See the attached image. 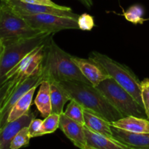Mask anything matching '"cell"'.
Wrapping results in <instances>:
<instances>
[{"instance_id":"6da1fadb","label":"cell","mask_w":149,"mask_h":149,"mask_svg":"<svg viewBox=\"0 0 149 149\" xmlns=\"http://www.w3.org/2000/svg\"><path fill=\"white\" fill-rule=\"evenodd\" d=\"M57 83L71 100H75L84 109L92 111L109 122H115L124 117L93 84L78 81H63Z\"/></svg>"},{"instance_id":"7a4b0ae2","label":"cell","mask_w":149,"mask_h":149,"mask_svg":"<svg viewBox=\"0 0 149 149\" xmlns=\"http://www.w3.org/2000/svg\"><path fill=\"white\" fill-rule=\"evenodd\" d=\"M45 80L49 82L78 81L90 84L72 59V55L61 49L50 38L47 44L43 64Z\"/></svg>"},{"instance_id":"3957f363","label":"cell","mask_w":149,"mask_h":149,"mask_svg":"<svg viewBox=\"0 0 149 149\" xmlns=\"http://www.w3.org/2000/svg\"><path fill=\"white\" fill-rule=\"evenodd\" d=\"M89 58L98 63L111 78L127 91L135 100L143 107L141 81L129 67L96 51H93L90 54Z\"/></svg>"},{"instance_id":"277c9868","label":"cell","mask_w":149,"mask_h":149,"mask_svg":"<svg viewBox=\"0 0 149 149\" xmlns=\"http://www.w3.org/2000/svg\"><path fill=\"white\" fill-rule=\"evenodd\" d=\"M53 34L44 32L34 37L2 45V50L0 55V84L7 81L5 77L9 71L33 49L53 36Z\"/></svg>"},{"instance_id":"5b68a950","label":"cell","mask_w":149,"mask_h":149,"mask_svg":"<svg viewBox=\"0 0 149 149\" xmlns=\"http://www.w3.org/2000/svg\"><path fill=\"white\" fill-rule=\"evenodd\" d=\"M44 32L32 28L21 16L0 1V42L2 45L38 36Z\"/></svg>"},{"instance_id":"8992f818","label":"cell","mask_w":149,"mask_h":149,"mask_svg":"<svg viewBox=\"0 0 149 149\" xmlns=\"http://www.w3.org/2000/svg\"><path fill=\"white\" fill-rule=\"evenodd\" d=\"M96 87L124 117L133 116L147 119L144 108L112 78L104 80Z\"/></svg>"},{"instance_id":"52a82bcc","label":"cell","mask_w":149,"mask_h":149,"mask_svg":"<svg viewBox=\"0 0 149 149\" xmlns=\"http://www.w3.org/2000/svg\"><path fill=\"white\" fill-rule=\"evenodd\" d=\"M32 28L42 32L55 33L65 29H79L78 19L55 14L23 16Z\"/></svg>"},{"instance_id":"ba28073f","label":"cell","mask_w":149,"mask_h":149,"mask_svg":"<svg viewBox=\"0 0 149 149\" xmlns=\"http://www.w3.org/2000/svg\"><path fill=\"white\" fill-rule=\"evenodd\" d=\"M43 81H45V77H44L43 67H42L39 72L35 74L34 75L29 77L13 88V90L10 92V94L4 100L1 107L0 108L1 129L7 125V119L10 111L13 106L17 103V100L31 88L40 86L41 83Z\"/></svg>"},{"instance_id":"9c48e42d","label":"cell","mask_w":149,"mask_h":149,"mask_svg":"<svg viewBox=\"0 0 149 149\" xmlns=\"http://www.w3.org/2000/svg\"><path fill=\"white\" fill-rule=\"evenodd\" d=\"M2 1H4L10 7L13 13L21 17L38 14H55L78 19L79 16V15L73 13L71 10H61V9L48 7V6L30 4V3L23 2L20 0H7Z\"/></svg>"},{"instance_id":"30bf717a","label":"cell","mask_w":149,"mask_h":149,"mask_svg":"<svg viewBox=\"0 0 149 149\" xmlns=\"http://www.w3.org/2000/svg\"><path fill=\"white\" fill-rule=\"evenodd\" d=\"M59 128L77 148H88L84 125L70 119L63 113L60 115Z\"/></svg>"},{"instance_id":"8fae6325","label":"cell","mask_w":149,"mask_h":149,"mask_svg":"<svg viewBox=\"0 0 149 149\" xmlns=\"http://www.w3.org/2000/svg\"><path fill=\"white\" fill-rule=\"evenodd\" d=\"M72 59L84 77L94 87H97L103 81L111 78L98 63L90 58L88 59H84L72 55Z\"/></svg>"},{"instance_id":"7c38bea8","label":"cell","mask_w":149,"mask_h":149,"mask_svg":"<svg viewBox=\"0 0 149 149\" xmlns=\"http://www.w3.org/2000/svg\"><path fill=\"white\" fill-rule=\"evenodd\" d=\"M36 118V113L29 110L21 117L8 122L0 131V149H10L12 140L23 127H29Z\"/></svg>"},{"instance_id":"4fadbf2b","label":"cell","mask_w":149,"mask_h":149,"mask_svg":"<svg viewBox=\"0 0 149 149\" xmlns=\"http://www.w3.org/2000/svg\"><path fill=\"white\" fill-rule=\"evenodd\" d=\"M111 128L113 138L131 149H149V133H134L113 125Z\"/></svg>"},{"instance_id":"5bb4252c","label":"cell","mask_w":149,"mask_h":149,"mask_svg":"<svg viewBox=\"0 0 149 149\" xmlns=\"http://www.w3.org/2000/svg\"><path fill=\"white\" fill-rule=\"evenodd\" d=\"M88 148L94 149H131L114 138L97 133L84 125Z\"/></svg>"},{"instance_id":"9a60e30c","label":"cell","mask_w":149,"mask_h":149,"mask_svg":"<svg viewBox=\"0 0 149 149\" xmlns=\"http://www.w3.org/2000/svg\"><path fill=\"white\" fill-rule=\"evenodd\" d=\"M84 126L97 133L113 138L111 122L90 110H84Z\"/></svg>"},{"instance_id":"2e32d148","label":"cell","mask_w":149,"mask_h":149,"mask_svg":"<svg viewBox=\"0 0 149 149\" xmlns=\"http://www.w3.org/2000/svg\"><path fill=\"white\" fill-rule=\"evenodd\" d=\"M111 125L119 129L134 133H149V120L145 118L128 116L115 122Z\"/></svg>"},{"instance_id":"e0dca14e","label":"cell","mask_w":149,"mask_h":149,"mask_svg":"<svg viewBox=\"0 0 149 149\" xmlns=\"http://www.w3.org/2000/svg\"><path fill=\"white\" fill-rule=\"evenodd\" d=\"M34 103L38 111L44 118H46L52 113L50 97V82L48 81H42L40 84Z\"/></svg>"},{"instance_id":"ac0fdd59","label":"cell","mask_w":149,"mask_h":149,"mask_svg":"<svg viewBox=\"0 0 149 149\" xmlns=\"http://www.w3.org/2000/svg\"><path fill=\"white\" fill-rule=\"evenodd\" d=\"M36 87H34L31 89L30 90H29L13 106L11 111H10V114H9L8 119H7V123L21 117L22 116L26 114L30 110L33 95H34L35 91H36Z\"/></svg>"},{"instance_id":"d6986e66","label":"cell","mask_w":149,"mask_h":149,"mask_svg":"<svg viewBox=\"0 0 149 149\" xmlns=\"http://www.w3.org/2000/svg\"><path fill=\"white\" fill-rule=\"evenodd\" d=\"M50 97L52 113L59 115L63 113L65 103L71 100L69 96L57 82H50Z\"/></svg>"},{"instance_id":"ffe728a7","label":"cell","mask_w":149,"mask_h":149,"mask_svg":"<svg viewBox=\"0 0 149 149\" xmlns=\"http://www.w3.org/2000/svg\"><path fill=\"white\" fill-rule=\"evenodd\" d=\"M84 107L79 103L74 100H71L63 113L70 119L79 122L81 125H84Z\"/></svg>"},{"instance_id":"44dd1931","label":"cell","mask_w":149,"mask_h":149,"mask_svg":"<svg viewBox=\"0 0 149 149\" xmlns=\"http://www.w3.org/2000/svg\"><path fill=\"white\" fill-rule=\"evenodd\" d=\"M143 7L139 4H134L131 6L123 13V15L127 20L135 25L143 23L146 20L143 18Z\"/></svg>"},{"instance_id":"7402d4cb","label":"cell","mask_w":149,"mask_h":149,"mask_svg":"<svg viewBox=\"0 0 149 149\" xmlns=\"http://www.w3.org/2000/svg\"><path fill=\"white\" fill-rule=\"evenodd\" d=\"M30 139L29 127H23L12 140L10 148V149H20L28 146L30 143Z\"/></svg>"},{"instance_id":"603a6c76","label":"cell","mask_w":149,"mask_h":149,"mask_svg":"<svg viewBox=\"0 0 149 149\" xmlns=\"http://www.w3.org/2000/svg\"><path fill=\"white\" fill-rule=\"evenodd\" d=\"M60 115L57 113H51L45 118L42 124V130L44 135L53 133L58 128H59Z\"/></svg>"},{"instance_id":"cb8c5ba5","label":"cell","mask_w":149,"mask_h":149,"mask_svg":"<svg viewBox=\"0 0 149 149\" xmlns=\"http://www.w3.org/2000/svg\"><path fill=\"white\" fill-rule=\"evenodd\" d=\"M18 84H20V82L16 81V80L15 79L14 77H12V78L9 79L7 81H4V82L1 84V86L0 87V108L1 107L4 100H5L6 97L8 96V95L10 93V92H11L12 90H13V88Z\"/></svg>"},{"instance_id":"d4e9b609","label":"cell","mask_w":149,"mask_h":149,"mask_svg":"<svg viewBox=\"0 0 149 149\" xmlns=\"http://www.w3.org/2000/svg\"><path fill=\"white\" fill-rule=\"evenodd\" d=\"M79 29L82 31H91L95 26L94 17L87 13H84L78 17Z\"/></svg>"},{"instance_id":"484cf974","label":"cell","mask_w":149,"mask_h":149,"mask_svg":"<svg viewBox=\"0 0 149 149\" xmlns=\"http://www.w3.org/2000/svg\"><path fill=\"white\" fill-rule=\"evenodd\" d=\"M42 124H43V120L36 118L31 122L29 126V132L31 138L44 135Z\"/></svg>"},{"instance_id":"4316f807","label":"cell","mask_w":149,"mask_h":149,"mask_svg":"<svg viewBox=\"0 0 149 149\" xmlns=\"http://www.w3.org/2000/svg\"><path fill=\"white\" fill-rule=\"evenodd\" d=\"M142 88V99L143 108L146 114L147 119L149 120V79L146 78L141 81Z\"/></svg>"},{"instance_id":"83f0119b","label":"cell","mask_w":149,"mask_h":149,"mask_svg":"<svg viewBox=\"0 0 149 149\" xmlns=\"http://www.w3.org/2000/svg\"><path fill=\"white\" fill-rule=\"evenodd\" d=\"M20 1H23V2L30 3V4H39V5H44V6H48V7H55V8L61 9V10H71V9L68 7H65V6H62V5H60V4H56V3L53 2L52 0H20Z\"/></svg>"},{"instance_id":"f1b7e54d","label":"cell","mask_w":149,"mask_h":149,"mask_svg":"<svg viewBox=\"0 0 149 149\" xmlns=\"http://www.w3.org/2000/svg\"><path fill=\"white\" fill-rule=\"evenodd\" d=\"M87 8H91L93 5V0H77Z\"/></svg>"},{"instance_id":"f546056e","label":"cell","mask_w":149,"mask_h":149,"mask_svg":"<svg viewBox=\"0 0 149 149\" xmlns=\"http://www.w3.org/2000/svg\"><path fill=\"white\" fill-rule=\"evenodd\" d=\"M2 47H3V45H2V44L1 43V42H0V55H1V50H2Z\"/></svg>"},{"instance_id":"4dcf8cb0","label":"cell","mask_w":149,"mask_h":149,"mask_svg":"<svg viewBox=\"0 0 149 149\" xmlns=\"http://www.w3.org/2000/svg\"><path fill=\"white\" fill-rule=\"evenodd\" d=\"M1 119H0V131H1Z\"/></svg>"},{"instance_id":"1f68e13d","label":"cell","mask_w":149,"mask_h":149,"mask_svg":"<svg viewBox=\"0 0 149 149\" xmlns=\"http://www.w3.org/2000/svg\"><path fill=\"white\" fill-rule=\"evenodd\" d=\"M0 1H7V0H0Z\"/></svg>"},{"instance_id":"d6a6232c","label":"cell","mask_w":149,"mask_h":149,"mask_svg":"<svg viewBox=\"0 0 149 149\" xmlns=\"http://www.w3.org/2000/svg\"><path fill=\"white\" fill-rule=\"evenodd\" d=\"M87 149H94V148H88Z\"/></svg>"},{"instance_id":"836d02e7","label":"cell","mask_w":149,"mask_h":149,"mask_svg":"<svg viewBox=\"0 0 149 149\" xmlns=\"http://www.w3.org/2000/svg\"><path fill=\"white\" fill-rule=\"evenodd\" d=\"M2 84H3V83H2ZM0 84V87H1V84Z\"/></svg>"}]
</instances>
